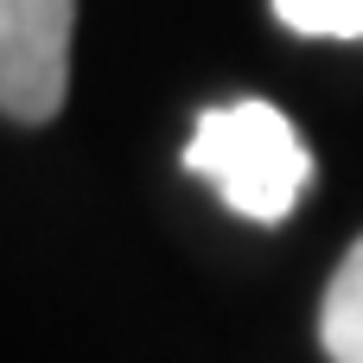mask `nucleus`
I'll use <instances>...</instances> for the list:
<instances>
[{"instance_id":"obj_4","label":"nucleus","mask_w":363,"mask_h":363,"mask_svg":"<svg viewBox=\"0 0 363 363\" xmlns=\"http://www.w3.org/2000/svg\"><path fill=\"white\" fill-rule=\"evenodd\" d=\"M274 13L313 38H363V0H274Z\"/></svg>"},{"instance_id":"obj_3","label":"nucleus","mask_w":363,"mask_h":363,"mask_svg":"<svg viewBox=\"0 0 363 363\" xmlns=\"http://www.w3.org/2000/svg\"><path fill=\"white\" fill-rule=\"evenodd\" d=\"M319 338H325V357L332 363H363V242L338 262V274L325 287Z\"/></svg>"},{"instance_id":"obj_2","label":"nucleus","mask_w":363,"mask_h":363,"mask_svg":"<svg viewBox=\"0 0 363 363\" xmlns=\"http://www.w3.org/2000/svg\"><path fill=\"white\" fill-rule=\"evenodd\" d=\"M77 0H0V115L51 121L70 89Z\"/></svg>"},{"instance_id":"obj_1","label":"nucleus","mask_w":363,"mask_h":363,"mask_svg":"<svg viewBox=\"0 0 363 363\" xmlns=\"http://www.w3.org/2000/svg\"><path fill=\"white\" fill-rule=\"evenodd\" d=\"M185 166L198 179H211L223 191L230 211L255 217V223H281L306 179H313V160L300 147V134L287 128L281 108L268 102H236V108H211L185 147Z\"/></svg>"}]
</instances>
